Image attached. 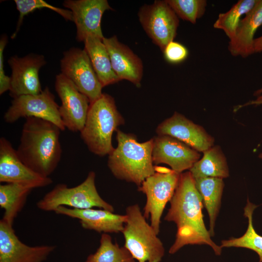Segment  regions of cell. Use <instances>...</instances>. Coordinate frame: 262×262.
<instances>
[{
  "instance_id": "cell-1",
  "label": "cell",
  "mask_w": 262,
  "mask_h": 262,
  "mask_svg": "<svg viewBox=\"0 0 262 262\" xmlns=\"http://www.w3.org/2000/svg\"><path fill=\"white\" fill-rule=\"evenodd\" d=\"M170 203V207L164 219L175 223L177 230L169 253L174 254L186 245H205L211 246L216 255L220 256L222 248L212 240L205 227L202 198L189 171L180 174Z\"/></svg>"
},
{
  "instance_id": "cell-2",
  "label": "cell",
  "mask_w": 262,
  "mask_h": 262,
  "mask_svg": "<svg viewBox=\"0 0 262 262\" xmlns=\"http://www.w3.org/2000/svg\"><path fill=\"white\" fill-rule=\"evenodd\" d=\"M20 144L16 150L20 160L28 167L44 177L57 167L61 157L60 128L39 118H26Z\"/></svg>"
},
{
  "instance_id": "cell-3",
  "label": "cell",
  "mask_w": 262,
  "mask_h": 262,
  "mask_svg": "<svg viewBox=\"0 0 262 262\" xmlns=\"http://www.w3.org/2000/svg\"><path fill=\"white\" fill-rule=\"evenodd\" d=\"M116 131L117 146L109 155L108 166L116 178L139 187L155 171L152 160L153 139L140 143L132 134Z\"/></svg>"
},
{
  "instance_id": "cell-4",
  "label": "cell",
  "mask_w": 262,
  "mask_h": 262,
  "mask_svg": "<svg viewBox=\"0 0 262 262\" xmlns=\"http://www.w3.org/2000/svg\"><path fill=\"white\" fill-rule=\"evenodd\" d=\"M124 123L114 98L103 93L90 103L81 136L94 154L100 156L109 155L115 149L112 143L113 133Z\"/></svg>"
},
{
  "instance_id": "cell-5",
  "label": "cell",
  "mask_w": 262,
  "mask_h": 262,
  "mask_svg": "<svg viewBox=\"0 0 262 262\" xmlns=\"http://www.w3.org/2000/svg\"><path fill=\"white\" fill-rule=\"evenodd\" d=\"M126 221L122 231L124 246L138 262H161L164 255L162 242L141 211L138 204L126 209Z\"/></svg>"
},
{
  "instance_id": "cell-6",
  "label": "cell",
  "mask_w": 262,
  "mask_h": 262,
  "mask_svg": "<svg viewBox=\"0 0 262 262\" xmlns=\"http://www.w3.org/2000/svg\"><path fill=\"white\" fill-rule=\"evenodd\" d=\"M96 174L90 171L85 180L78 185L69 188L65 184H58L36 203L40 210L55 211L60 206L83 210L98 208L114 212L113 206L99 195L95 184Z\"/></svg>"
},
{
  "instance_id": "cell-7",
  "label": "cell",
  "mask_w": 262,
  "mask_h": 262,
  "mask_svg": "<svg viewBox=\"0 0 262 262\" xmlns=\"http://www.w3.org/2000/svg\"><path fill=\"white\" fill-rule=\"evenodd\" d=\"M155 168L154 173L147 178L138 190L146 196L143 214L146 218L150 217V225L158 234L163 213L175 193L180 174L165 167L155 165Z\"/></svg>"
},
{
  "instance_id": "cell-8",
  "label": "cell",
  "mask_w": 262,
  "mask_h": 262,
  "mask_svg": "<svg viewBox=\"0 0 262 262\" xmlns=\"http://www.w3.org/2000/svg\"><path fill=\"white\" fill-rule=\"evenodd\" d=\"M138 16L146 33L163 52L176 36L179 25L178 16L166 0H159L142 6Z\"/></svg>"
},
{
  "instance_id": "cell-9",
  "label": "cell",
  "mask_w": 262,
  "mask_h": 262,
  "mask_svg": "<svg viewBox=\"0 0 262 262\" xmlns=\"http://www.w3.org/2000/svg\"><path fill=\"white\" fill-rule=\"evenodd\" d=\"M59 107L54 95L46 87L38 94L21 95L13 98L4 115V119L6 122L12 123L20 117L39 118L53 123L63 131L66 127Z\"/></svg>"
},
{
  "instance_id": "cell-10",
  "label": "cell",
  "mask_w": 262,
  "mask_h": 262,
  "mask_svg": "<svg viewBox=\"0 0 262 262\" xmlns=\"http://www.w3.org/2000/svg\"><path fill=\"white\" fill-rule=\"evenodd\" d=\"M63 75L89 99L90 103L101 97L103 88L84 49L72 48L63 53L60 61Z\"/></svg>"
},
{
  "instance_id": "cell-11",
  "label": "cell",
  "mask_w": 262,
  "mask_h": 262,
  "mask_svg": "<svg viewBox=\"0 0 262 262\" xmlns=\"http://www.w3.org/2000/svg\"><path fill=\"white\" fill-rule=\"evenodd\" d=\"M55 88L61 101L59 112L65 127L72 131H81L90 104L88 98L62 73L56 76Z\"/></svg>"
},
{
  "instance_id": "cell-12",
  "label": "cell",
  "mask_w": 262,
  "mask_h": 262,
  "mask_svg": "<svg viewBox=\"0 0 262 262\" xmlns=\"http://www.w3.org/2000/svg\"><path fill=\"white\" fill-rule=\"evenodd\" d=\"M0 182L21 184L33 189L49 185L52 180L26 165L19 158L11 143L6 138L1 137Z\"/></svg>"
},
{
  "instance_id": "cell-13",
  "label": "cell",
  "mask_w": 262,
  "mask_h": 262,
  "mask_svg": "<svg viewBox=\"0 0 262 262\" xmlns=\"http://www.w3.org/2000/svg\"><path fill=\"white\" fill-rule=\"evenodd\" d=\"M12 69L10 95L13 98L24 95H36L42 90L39 78L40 68L46 64L42 55L31 53L22 57H11Z\"/></svg>"
},
{
  "instance_id": "cell-14",
  "label": "cell",
  "mask_w": 262,
  "mask_h": 262,
  "mask_svg": "<svg viewBox=\"0 0 262 262\" xmlns=\"http://www.w3.org/2000/svg\"><path fill=\"white\" fill-rule=\"evenodd\" d=\"M63 5L72 12L77 41L84 42L89 36L103 39L102 16L106 11L113 10L107 0H66Z\"/></svg>"
},
{
  "instance_id": "cell-15",
  "label": "cell",
  "mask_w": 262,
  "mask_h": 262,
  "mask_svg": "<svg viewBox=\"0 0 262 262\" xmlns=\"http://www.w3.org/2000/svg\"><path fill=\"white\" fill-rule=\"evenodd\" d=\"M56 246H29L16 235L13 226L0 221V262H44Z\"/></svg>"
},
{
  "instance_id": "cell-16",
  "label": "cell",
  "mask_w": 262,
  "mask_h": 262,
  "mask_svg": "<svg viewBox=\"0 0 262 262\" xmlns=\"http://www.w3.org/2000/svg\"><path fill=\"white\" fill-rule=\"evenodd\" d=\"M152 160L156 165L165 164L181 174L197 162L198 151L180 141L168 135H158L153 139Z\"/></svg>"
},
{
  "instance_id": "cell-17",
  "label": "cell",
  "mask_w": 262,
  "mask_h": 262,
  "mask_svg": "<svg viewBox=\"0 0 262 262\" xmlns=\"http://www.w3.org/2000/svg\"><path fill=\"white\" fill-rule=\"evenodd\" d=\"M156 131L158 135L170 136L200 152L212 147L214 141L202 127L177 112L159 124Z\"/></svg>"
},
{
  "instance_id": "cell-18",
  "label": "cell",
  "mask_w": 262,
  "mask_h": 262,
  "mask_svg": "<svg viewBox=\"0 0 262 262\" xmlns=\"http://www.w3.org/2000/svg\"><path fill=\"white\" fill-rule=\"evenodd\" d=\"M108 51L113 69L119 80H128L137 87L141 85L143 65L141 59L116 35L102 39Z\"/></svg>"
},
{
  "instance_id": "cell-19",
  "label": "cell",
  "mask_w": 262,
  "mask_h": 262,
  "mask_svg": "<svg viewBox=\"0 0 262 262\" xmlns=\"http://www.w3.org/2000/svg\"><path fill=\"white\" fill-rule=\"evenodd\" d=\"M55 213L79 220L82 227L98 233L121 232L126 221V215L114 213L102 209L83 210L58 207Z\"/></svg>"
},
{
  "instance_id": "cell-20",
  "label": "cell",
  "mask_w": 262,
  "mask_h": 262,
  "mask_svg": "<svg viewBox=\"0 0 262 262\" xmlns=\"http://www.w3.org/2000/svg\"><path fill=\"white\" fill-rule=\"evenodd\" d=\"M262 26V0L241 20L235 36L230 40L228 49L232 55L246 57L254 53V35Z\"/></svg>"
},
{
  "instance_id": "cell-21",
  "label": "cell",
  "mask_w": 262,
  "mask_h": 262,
  "mask_svg": "<svg viewBox=\"0 0 262 262\" xmlns=\"http://www.w3.org/2000/svg\"><path fill=\"white\" fill-rule=\"evenodd\" d=\"M83 42L84 49L102 87L119 81L113 69L109 55L102 39L89 36Z\"/></svg>"
},
{
  "instance_id": "cell-22",
  "label": "cell",
  "mask_w": 262,
  "mask_h": 262,
  "mask_svg": "<svg viewBox=\"0 0 262 262\" xmlns=\"http://www.w3.org/2000/svg\"><path fill=\"white\" fill-rule=\"evenodd\" d=\"M196 186L199 192L207 211L211 236H214V228L221 203L224 183L223 179L208 177L195 179Z\"/></svg>"
},
{
  "instance_id": "cell-23",
  "label": "cell",
  "mask_w": 262,
  "mask_h": 262,
  "mask_svg": "<svg viewBox=\"0 0 262 262\" xmlns=\"http://www.w3.org/2000/svg\"><path fill=\"white\" fill-rule=\"evenodd\" d=\"M203 153V157L189 169L194 179L228 177L229 171L226 160L218 147H212Z\"/></svg>"
},
{
  "instance_id": "cell-24",
  "label": "cell",
  "mask_w": 262,
  "mask_h": 262,
  "mask_svg": "<svg viewBox=\"0 0 262 262\" xmlns=\"http://www.w3.org/2000/svg\"><path fill=\"white\" fill-rule=\"evenodd\" d=\"M33 189L26 186L6 183L0 185V206L4 210L1 219L13 226L15 219L23 208Z\"/></svg>"
},
{
  "instance_id": "cell-25",
  "label": "cell",
  "mask_w": 262,
  "mask_h": 262,
  "mask_svg": "<svg viewBox=\"0 0 262 262\" xmlns=\"http://www.w3.org/2000/svg\"><path fill=\"white\" fill-rule=\"evenodd\" d=\"M257 207L247 199L244 210V215L248 219V227L246 232L240 237H231L229 240H222L220 246L222 248L235 247L251 249L258 254L259 262H262V236L255 231L253 224L252 215Z\"/></svg>"
},
{
  "instance_id": "cell-26",
  "label": "cell",
  "mask_w": 262,
  "mask_h": 262,
  "mask_svg": "<svg viewBox=\"0 0 262 262\" xmlns=\"http://www.w3.org/2000/svg\"><path fill=\"white\" fill-rule=\"evenodd\" d=\"M85 262H135V260L124 246H119L113 242L110 235L102 233L99 247L87 257Z\"/></svg>"
},
{
  "instance_id": "cell-27",
  "label": "cell",
  "mask_w": 262,
  "mask_h": 262,
  "mask_svg": "<svg viewBox=\"0 0 262 262\" xmlns=\"http://www.w3.org/2000/svg\"><path fill=\"white\" fill-rule=\"evenodd\" d=\"M258 0H240L227 12L220 13L213 24V27L223 30L229 40L235 35L242 16L250 12Z\"/></svg>"
},
{
  "instance_id": "cell-28",
  "label": "cell",
  "mask_w": 262,
  "mask_h": 262,
  "mask_svg": "<svg viewBox=\"0 0 262 262\" xmlns=\"http://www.w3.org/2000/svg\"><path fill=\"white\" fill-rule=\"evenodd\" d=\"M16 9L19 16L17 20L15 32L11 36L14 39L18 32L23 18L26 15L31 14L37 9H49L61 15L66 20L73 21V16L71 11L67 9L55 7L43 0H15Z\"/></svg>"
},
{
  "instance_id": "cell-29",
  "label": "cell",
  "mask_w": 262,
  "mask_h": 262,
  "mask_svg": "<svg viewBox=\"0 0 262 262\" xmlns=\"http://www.w3.org/2000/svg\"><path fill=\"white\" fill-rule=\"evenodd\" d=\"M178 17L195 24L205 13V0H166Z\"/></svg>"
},
{
  "instance_id": "cell-30",
  "label": "cell",
  "mask_w": 262,
  "mask_h": 262,
  "mask_svg": "<svg viewBox=\"0 0 262 262\" xmlns=\"http://www.w3.org/2000/svg\"><path fill=\"white\" fill-rule=\"evenodd\" d=\"M163 52L165 60L174 64L184 61L188 55L187 49L182 44L174 41L166 45Z\"/></svg>"
},
{
  "instance_id": "cell-31",
  "label": "cell",
  "mask_w": 262,
  "mask_h": 262,
  "mask_svg": "<svg viewBox=\"0 0 262 262\" xmlns=\"http://www.w3.org/2000/svg\"><path fill=\"white\" fill-rule=\"evenodd\" d=\"M7 41V36L3 35L0 40V95L9 91L10 88L11 77L5 75L3 64V50Z\"/></svg>"
},
{
  "instance_id": "cell-32",
  "label": "cell",
  "mask_w": 262,
  "mask_h": 262,
  "mask_svg": "<svg viewBox=\"0 0 262 262\" xmlns=\"http://www.w3.org/2000/svg\"><path fill=\"white\" fill-rule=\"evenodd\" d=\"M254 52H260L262 51V35L254 39Z\"/></svg>"
},
{
  "instance_id": "cell-33",
  "label": "cell",
  "mask_w": 262,
  "mask_h": 262,
  "mask_svg": "<svg viewBox=\"0 0 262 262\" xmlns=\"http://www.w3.org/2000/svg\"><path fill=\"white\" fill-rule=\"evenodd\" d=\"M262 104V96H260L256 100L252 101L248 103L249 104ZM260 157L262 159V153L260 155Z\"/></svg>"
},
{
  "instance_id": "cell-34",
  "label": "cell",
  "mask_w": 262,
  "mask_h": 262,
  "mask_svg": "<svg viewBox=\"0 0 262 262\" xmlns=\"http://www.w3.org/2000/svg\"><path fill=\"white\" fill-rule=\"evenodd\" d=\"M262 93V88L255 92V94L257 95H259Z\"/></svg>"
}]
</instances>
